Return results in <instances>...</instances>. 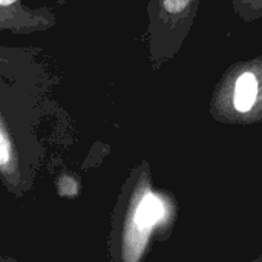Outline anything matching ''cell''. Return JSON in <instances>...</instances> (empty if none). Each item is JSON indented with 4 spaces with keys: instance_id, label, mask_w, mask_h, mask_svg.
<instances>
[{
    "instance_id": "obj_1",
    "label": "cell",
    "mask_w": 262,
    "mask_h": 262,
    "mask_svg": "<svg viewBox=\"0 0 262 262\" xmlns=\"http://www.w3.org/2000/svg\"><path fill=\"white\" fill-rule=\"evenodd\" d=\"M210 114L227 124L262 121V55L233 63L210 98Z\"/></svg>"
},
{
    "instance_id": "obj_2",
    "label": "cell",
    "mask_w": 262,
    "mask_h": 262,
    "mask_svg": "<svg viewBox=\"0 0 262 262\" xmlns=\"http://www.w3.org/2000/svg\"><path fill=\"white\" fill-rule=\"evenodd\" d=\"M201 0H149L147 49L154 71L170 61L183 48L195 23Z\"/></svg>"
},
{
    "instance_id": "obj_3",
    "label": "cell",
    "mask_w": 262,
    "mask_h": 262,
    "mask_svg": "<svg viewBox=\"0 0 262 262\" xmlns=\"http://www.w3.org/2000/svg\"><path fill=\"white\" fill-rule=\"evenodd\" d=\"M166 209L160 196L150 190H144L132 207L130 221L124 235V252L126 262L137 261L141 253L146 238L150 230L164 218Z\"/></svg>"
},
{
    "instance_id": "obj_4",
    "label": "cell",
    "mask_w": 262,
    "mask_h": 262,
    "mask_svg": "<svg viewBox=\"0 0 262 262\" xmlns=\"http://www.w3.org/2000/svg\"><path fill=\"white\" fill-rule=\"evenodd\" d=\"M57 23L54 9L31 8L23 0H0V31H9L12 34H34L43 32Z\"/></svg>"
},
{
    "instance_id": "obj_5",
    "label": "cell",
    "mask_w": 262,
    "mask_h": 262,
    "mask_svg": "<svg viewBox=\"0 0 262 262\" xmlns=\"http://www.w3.org/2000/svg\"><path fill=\"white\" fill-rule=\"evenodd\" d=\"M0 177L9 187L21 186L23 183V161L17 135L14 132L12 118L0 103Z\"/></svg>"
},
{
    "instance_id": "obj_6",
    "label": "cell",
    "mask_w": 262,
    "mask_h": 262,
    "mask_svg": "<svg viewBox=\"0 0 262 262\" xmlns=\"http://www.w3.org/2000/svg\"><path fill=\"white\" fill-rule=\"evenodd\" d=\"M233 12L246 23L262 17V0H233Z\"/></svg>"
}]
</instances>
